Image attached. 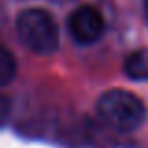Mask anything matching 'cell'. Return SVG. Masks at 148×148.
<instances>
[{
    "instance_id": "1",
    "label": "cell",
    "mask_w": 148,
    "mask_h": 148,
    "mask_svg": "<svg viewBox=\"0 0 148 148\" xmlns=\"http://www.w3.org/2000/svg\"><path fill=\"white\" fill-rule=\"evenodd\" d=\"M96 109H98L99 118L109 127L120 133L135 131L146 120L145 103L135 94L127 90H120V88H112L101 94Z\"/></svg>"
},
{
    "instance_id": "2",
    "label": "cell",
    "mask_w": 148,
    "mask_h": 148,
    "mask_svg": "<svg viewBox=\"0 0 148 148\" xmlns=\"http://www.w3.org/2000/svg\"><path fill=\"white\" fill-rule=\"evenodd\" d=\"M15 30L23 47L36 54H51L58 49V25L49 11L41 8L21 11L15 21Z\"/></svg>"
},
{
    "instance_id": "3",
    "label": "cell",
    "mask_w": 148,
    "mask_h": 148,
    "mask_svg": "<svg viewBox=\"0 0 148 148\" xmlns=\"http://www.w3.org/2000/svg\"><path fill=\"white\" fill-rule=\"evenodd\" d=\"M69 36L79 45H90L101 40L105 34V19L98 8L90 4L79 6L68 19Z\"/></svg>"
},
{
    "instance_id": "4",
    "label": "cell",
    "mask_w": 148,
    "mask_h": 148,
    "mask_svg": "<svg viewBox=\"0 0 148 148\" xmlns=\"http://www.w3.org/2000/svg\"><path fill=\"white\" fill-rule=\"evenodd\" d=\"M124 73L135 81H148V51H133L124 60Z\"/></svg>"
},
{
    "instance_id": "5",
    "label": "cell",
    "mask_w": 148,
    "mask_h": 148,
    "mask_svg": "<svg viewBox=\"0 0 148 148\" xmlns=\"http://www.w3.org/2000/svg\"><path fill=\"white\" fill-rule=\"evenodd\" d=\"M15 71H17V62L10 49L4 47L0 51V86H8L15 79Z\"/></svg>"
},
{
    "instance_id": "6",
    "label": "cell",
    "mask_w": 148,
    "mask_h": 148,
    "mask_svg": "<svg viewBox=\"0 0 148 148\" xmlns=\"http://www.w3.org/2000/svg\"><path fill=\"white\" fill-rule=\"evenodd\" d=\"M145 10H146V15H148V0H145Z\"/></svg>"
}]
</instances>
